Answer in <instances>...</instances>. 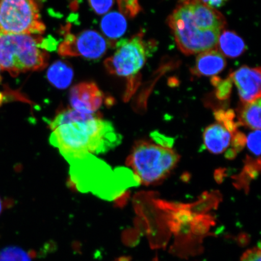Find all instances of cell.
<instances>
[{
	"instance_id": "cell-13",
	"label": "cell",
	"mask_w": 261,
	"mask_h": 261,
	"mask_svg": "<svg viewBox=\"0 0 261 261\" xmlns=\"http://www.w3.org/2000/svg\"><path fill=\"white\" fill-rule=\"evenodd\" d=\"M216 48L224 57L236 58L246 51V45L243 39L236 33L223 31L218 38Z\"/></svg>"
},
{
	"instance_id": "cell-23",
	"label": "cell",
	"mask_w": 261,
	"mask_h": 261,
	"mask_svg": "<svg viewBox=\"0 0 261 261\" xmlns=\"http://www.w3.org/2000/svg\"><path fill=\"white\" fill-rule=\"evenodd\" d=\"M205 4L212 8H220L226 3L228 0H202Z\"/></svg>"
},
{
	"instance_id": "cell-22",
	"label": "cell",
	"mask_w": 261,
	"mask_h": 261,
	"mask_svg": "<svg viewBox=\"0 0 261 261\" xmlns=\"http://www.w3.org/2000/svg\"><path fill=\"white\" fill-rule=\"evenodd\" d=\"M241 261H261L260 247L247 250L241 257Z\"/></svg>"
},
{
	"instance_id": "cell-5",
	"label": "cell",
	"mask_w": 261,
	"mask_h": 261,
	"mask_svg": "<svg viewBox=\"0 0 261 261\" xmlns=\"http://www.w3.org/2000/svg\"><path fill=\"white\" fill-rule=\"evenodd\" d=\"M178 161L179 155L171 148L140 141L133 146L126 164L133 169L140 182L149 185L165 179Z\"/></svg>"
},
{
	"instance_id": "cell-17",
	"label": "cell",
	"mask_w": 261,
	"mask_h": 261,
	"mask_svg": "<svg viewBox=\"0 0 261 261\" xmlns=\"http://www.w3.org/2000/svg\"><path fill=\"white\" fill-rule=\"evenodd\" d=\"M211 82L216 89V95L218 99L225 100L229 97L233 83L230 76L224 80H222L219 77H214Z\"/></svg>"
},
{
	"instance_id": "cell-9",
	"label": "cell",
	"mask_w": 261,
	"mask_h": 261,
	"mask_svg": "<svg viewBox=\"0 0 261 261\" xmlns=\"http://www.w3.org/2000/svg\"><path fill=\"white\" fill-rule=\"evenodd\" d=\"M69 100L73 109L94 113L102 106L103 94L95 83H81L71 88Z\"/></svg>"
},
{
	"instance_id": "cell-7",
	"label": "cell",
	"mask_w": 261,
	"mask_h": 261,
	"mask_svg": "<svg viewBox=\"0 0 261 261\" xmlns=\"http://www.w3.org/2000/svg\"><path fill=\"white\" fill-rule=\"evenodd\" d=\"M146 45L142 33L128 40L119 41L116 51L105 61L107 71L130 80L135 77L145 64L149 53Z\"/></svg>"
},
{
	"instance_id": "cell-3",
	"label": "cell",
	"mask_w": 261,
	"mask_h": 261,
	"mask_svg": "<svg viewBox=\"0 0 261 261\" xmlns=\"http://www.w3.org/2000/svg\"><path fill=\"white\" fill-rule=\"evenodd\" d=\"M70 165L72 185L78 191L91 192L104 200L121 197L127 189L136 187L139 179L133 171L125 168L113 169L105 162L86 153L64 158Z\"/></svg>"
},
{
	"instance_id": "cell-11",
	"label": "cell",
	"mask_w": 261,
	"mask_h": 261,
	"mask_svg": "<svg viewBox=\"0 0 261 261\" xmlns=\"http://www.w3.org/2000/svg\"><path fill=\"white\" fill-rule=\"evenodd\" d=\"M226 66V58L217 49L202 52L196 60L192 73L197 76H214Z\"/></svg>"
},
{
	"instance_id": "cell-19",
	"label": "cell",
	"mask_w": 261,
	"mask_h": 261,
	"mask_svg": "<svg viewBox=\"0 0 261 261\" xmlns=\"http://www.w3.org/2000/svg\"><path fill=\"white\" fill-rule=\"evenodd\" d=\"M119 8L122 15L134 17L140 11L139 0H117Z\"/></svg>"
},
{
	"instance_id": "cell-16",
	"label": "cell",
	"mask_w": 261,
	"mask_h": 261,
	"mask_svg": "<svg viewBox=\"0 0 261 261\" xmlns=\"http://www.w3.org/2000/svg\"><path fill=\"white\" fill-rule=\"evenodd\" d=\"M260 97L243 103L239 112L240 122L253 130L260 129Z\"/></svg>"
},
{
	"instance_id": "cell-10",
	"label": "cell",
	"mask_w": 261,
	"mask_h": 261,
	"mask_svg": "<svg viewBox=\"0 0 261 261\" xmlns=\"http://www.w3.org/2000/svg\"><path fill=\"white\" fill-rule=\"evenodd\" d=\"M237 86L243 103L260 97V68L243 66L230 75Z\"/></svg>"
},
{
	"instance_id": "cell-20",
	"label": "cell",
	"mask_w": 261,
	"mask_h": 261,
	"mask_svg": "<svg viewBox=\"0 0 261 261\" xmlns=\"http://www.w3.org/2000/svg\"><path fill=\"white\" fill-rule=\"evenodd\" d=\"M247 148L252 154L259 158L260 154V130H254L250 133L246 138Z\"/></svg>"
},
{
	"instance_id": "cell-18",
	"label": "cell",
	"mask_w": 261,
	"mask_h": 261,
	"mask_svg": "<svg viewBox=\"0 0 261 261\" xmlns=\"http://www.w3.org/2000/svg\"><path fill=\"white\" fill-rule=\"evenodd\" d=\"M0 261H31L25 251L18 247H8L0 252Z\"/></svg>"
},
{
	"instance_id": "cell-15",
	"label": "cell",
	"mask_w": 261,
	"mask_h": 261,
	"mask_svg": "<svg viewBox=\"0 0 261 261\" xmlns=\"http://www.w3.org/2000/svg\"><path fill=\"white\" fill-rule=\"evenodd\" d=\"M102 32L108 38L115 40L125 34L127 22L121 13L113 12L104 16L100 24Z\"/></svg>"
},
{
	"instance_id": "cell-14",
	"label": "cell",
	"mask_w": 261,
	"mask_h": 261,
	"mask_svg": "<svg viewBox=\"0 0 261 261\" xmlns=\"http://www.w3.org/2000/svg\"><path fill=\"white\" fill-rule=\"evenodd\" d=\"M47 76L48 81L54 87L60 89H65L72 82L73 70L67 63L58 61L49 67Z\"/></svg>"
},
{
	"instance_id": "cell-24",
	"label": "cell",
	"mask_w": 261,
	"mask_h": 261,
	"mask_svg": "<svg viewBox=\"0 0 261 261\" xmlns=\"http://www.w3.org/2000/svg\"><path fill=\"white\" fill-rule=\"evenodd\" d=\"M2 202L1 199H0V213H1V212L2 211Z\"/></svg>"
},
{
	"instance_id": "cell-1",
	"label": "cell",
	"mask_w": 261,
	"mask_h": 261,
	"mask_svg": "<svg viewBox=\"0 0 261 261\" xmlns=\"http://www.w3.org/2000/svg\"><path fill=\"white\" fill-rule=\"evenodd\" d=\"M50 143L62 155L103 154L120 144L122 136L99 114L73 109L59 112L50 123Z\"/></svg>"
},
{
	"instance_id": "cell-6",
	"label": "cell",
	"mask_w": 261,
	"mask_h": 261,
	"mask_svg": "<svg viewBox=\"0 0 261 261\" xmlns=\"http://www.w3.org/2000/svg\"><path fill=\"white\" fill-rule=\"evenodd\" d=\"M45 29L35 0H0V31L41 35Z\"/></svg>"
},
{
	"instance_id": "cell-21",
	"label": "cell",
	"mask_w": 261,
	"mask_h": 261,
	"mask_svg": "<svg viewBox=\"0 0 261 261\" xmlns=\"http://www.w3.org/2000/svg\"><path fill=\"white\" fill-rule=\"evenodd\" d=\"M91 9L97 15L107 14L113 7L114 0H89Z\"/></svg>"
},
{
	"instance_id": "cell-12",
	"label": "cell",
	"mask_w": 261,
	"mask_h": 261,
	"mask_svg": "<svg viewBox=\"0 0 261 261\" xmlns=\"http://www.w3.org/2000/svg\"><path fill=\"white\" fill-rule=\"evenodd\" d=\"M232 139V133L220 122L208 126L203 134L205 148L214 154H220L226 151Z\"/></svg>"
},
{
	"instance_id": "cell-26",
	"label": "cell",
	"mask_w": 261,
	"mask_h": 261,
	"mask_svg": "<svg viewBox=\"0 0 261 261\" xmlns=\"http://www.w3.org/2000/svg\"><path fill=\"white\" fill-rule=\"evenodd\" d=\"M76 1L77 2L80 1V0H76Z\"/></svg>"
},
{
	"instance_id": "cell-8",
	"label": "cell",
	"mask_w": 261,
	"mask_h": 261,
	"mask_svg": "<svg viewBox=\"0 0 261 261\" xmlns=\"http://www.w3.org/2000/svg\"><path fill=\"white\" fill-rule=\"evenodd\" d=\"M109 47L106 38L92 30L81 32L76 35L68 33L58 47V54L63 57H82L96 60L102 57Z\"/></svg>"
},
{
	"instance_id": "cell-25",
	"label": "cell",
	"mask_w": 261,
	"mask_h": 261,
	"mask_svg": "<svg viewBox=\"0 0 261 261\" xmlns=\"http://www.w3.org/2000/svg\"><path fill=\"white\" fill-rule=\"evenodd\" d=\"M2 68L1 67H0V72H1V70H2Z\"/></svg>"
},
{
	"instance_id": "cell-2",
	"label": "cell",
	"mask_w": 261,
	"mask_h": 261,
	"mask_svg": "<svg viewBox=\"0 0 261 261\" xmlns=\"http://www.w3.org/2000/svg\"><path fill=\"white\" fill-rule=\"evenodd\" d=\"M168 21L179 50L187 55L216 48L227 24L221 13L202 0H182Z\"/></svg>"
},
{
	"instance_id": "cell-4",
	"label": "cell",
	"mask_w": 261,
	"mask_h": 261,
	"mask_svg": "<svg viewBox=\"0 0 261 261\" xmlns=\"http://www.w3.org/2000/svg\"><path fill=\"white\" fill-rule=\"evenodd\" d=\"M38 35L14 34L0 31V67L13 76L47 66L48 55Z\"/></svg>"
}]
</instances>
